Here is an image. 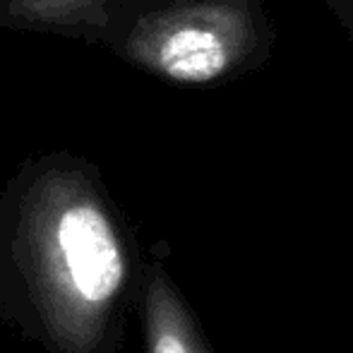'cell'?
Masks as SVG:
<instances>
[{
  "label": "cell",
  "instance_id": "obj_4",
  "mask_svg": "<svg viewBox=\"0 0 353 353\" xmlns=\"http://www.w3.org/2000/svg\"><path fill=\"white\" fill-rule=\"evenodd\" d=\"M325 5L353 41V0H325Z\"/></svg>",
  "mask_w": 353,
  "mask_h": 353
},
{
  "label": "cell",
  "instance_id": "obj_1",
  "mask_svg": "<svg viewBox=\"0 0 353 353\" xmlns=\"http://www.w3.org/2000/svg\"><path fill=\"white\" fill-rule=\"evenodd\" d=\"M274 46L265 0H168L140 14L125 39L135 65L183 87H219L262 70Z\"/></svg>",
  "mask_w": 353,
  "mask_h": 353
},
{
  "label": "cell",
  "instance_id": "obj_5",
  "mask_svg": "<svg viewBox=\"0 0 353 353\" xmlns=\"http://www.w3.org/2000/svg\"><path fill=\"white\" fill-rule=\"evenodd\" d=\"M154 353H185V349H183V344L176 336H161Z\"/></svg>",
  "mask_w": 353,
  "mask_h": 353
},
{
  "label": "cell",
  "instance_id": "obj_3",
  "mask_svg": "<svg viewBox=\"0 0 353 353\" xmlns=\"http://www.w3.org/2000/svg\"><path fill=\"white\" fill-rule=\"evenodd\" d=\"M106 0H10L12 10L24 19L43 24H68L89 17Z\"/></svg>",
  "mask_w": 353,
  "mask_h": 353
},
{
  "label": "cell",
  "instance_id": "obj_2",
  "mask_svg": "<svg viewBox=\"0 0 353 353\" xmlns=\"http://www.w3.org/2000/svg\"><path fill=\"white\" fill-rule=\"evenodd\" d=\"M58 243L65 252L74 286L89 301L113 296L123 262L103 214L92 205H74L58 221Z\"/></svg>",
  "mask_w": 353,
  "mask_h": 353
}]
</instances>
